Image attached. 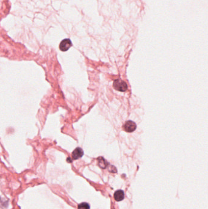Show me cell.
<instances>
[{"instance_id":"3","label":"cell","mask_w":208,"mask_h":209,"mask_svg":"<svg viewBox=\"0 0 208 209\" xmlns=\"http://www.w3.org/2000/svg\"><path fill=\"white\" fill-rule=\"evenodd\" d=\"M137 125L132 121H128L125 122L124 125V129L126 132L132 133L136 130Z\"/></svg>"},{"instance_id":"5","label":"cell","mask_w":208,"mask_h":209,"mask_svg":"<svg viewBox=\"0 0 208 209\" xmlns=\"http://www.w3.org/2000/svg\"><path fill=\"white\" fill-rule=\"evenodd\" d=\"M124 198V193L123 190H118L114 193V199L115 201L119 202L122 201Z\"/></svg>"},{"instance_id":"6","label":"cell","mask_w":208,"mask_h":209,"mask_svg":"<svg viewBox=\"0 0 208 209\" xmlns=\"http://www.w3.org/2000/svg\"><path fill=\"white\" fill-rule=\"evenodd\" d=\"M78 209H90V205L87 202H82L78 205Z\"/></svg>"},{"instance_id":"1","label":"cell","mask_w":208,"mask_h":209,"mask_svg":"<svg viewBox=\"0 0 208 209\" xmlns=\"http://www.w3.org/2000/svg\"><path fill=\"white\" fill-rule=\"evenodd\" d=\"M113 87L115 90L120 92H125L128 89V85L124 81L117 79L115 80L113 83Z\"/></svg>"},{"instance_id":"2","label":"cell","mask_w":208,"mask_h":209,"mask_svg":"<svg viewBox=\"0 0 208 209\" xmlns=\"http://www.w3.org/2000/svg\"><path fill=\"white\" fill-rule=\"evenodd\" d=\"M72 46V42L70 39H65L61 41L59 45V49L62 51H67Z\"/></svg>"},{"instance_id":"4","label":"cell","mask_w":208,"mask_h":209,"mask_svg":"<svg viewBox=\"0 0 208 209\" xmlns=\"http://www.w3.org/2000/svg\"><path fill=\"white\" fill-rule=\"evenodd\" d=\"M84 155V151L80 147H77L72 152V158L73 160H78L81 158Z\"/></svg>"}]
</instances>
